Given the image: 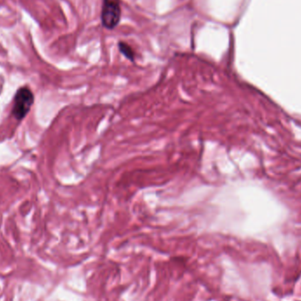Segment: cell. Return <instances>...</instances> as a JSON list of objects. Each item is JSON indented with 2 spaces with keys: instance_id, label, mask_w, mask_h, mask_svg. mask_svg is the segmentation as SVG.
Here are the masks:
<instances>
[{
  "instance_id": "cell-1",
  "label": "cell",
  "mask_w": 301,
  "mask_h": 301,
  "mask_svg": "<svg viewBox=\"0 0 301 301\" xmlns=\"http://www.w3.org/2000/svg\"><path fill=\"white\" fill-rule=\"evenodd\" d=\"M35 100V96L31 89L27 86L18 89L13 98L12 116L17 120L21 121L28 116L32 108Z\"/></svg>"
},
{
  "instance_id": "cell-2",
  "label": "cell",
  "mask_w": 301,
  "mask_h": 301,
  "mask_svg": "<svg viewBox=\"0 0 301 301\" xmlns=\"http://www.w3.org/2000/svg\"><path fill=\"white\" fill-rule=\"evenodd\" d=\"M101 23L107 29H114L121 20L120 0H103Z\"/></svg>"
},
{
  "instance_id": "cell-3",
  "label": "cell",
  "mask_w": 301,
  "mask_h": 301,
  "mask_svg": "<svg viewBox=\"0 0 301 301\" xmlns=\"http://www.w3.org/2000/svg\"><path fill=\"white\" fill-rule=\"evenodd\" d=\"M118 46H119L121 52L125 55L126 58H128L129 60L134 61L135 54H134V51H133L132 48L129 45L127 44L126 43H124V42H121V43H119Z\"/></svg>"
}]
</instances>
